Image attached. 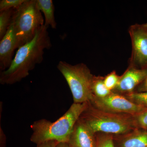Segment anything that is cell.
Returning a JSON list of instances; mask_svg holds the SVG:
<instances>
[{"label": "cell", "mask_w": 147, "mask_h": 147, "mask_svg": "<svg viewBox=\"0 0 147 147\" xmlns=\"http://www.w3.org/2000/svg\"><path fill=\"white\" fill-rule=\"evenodd\" d=\"M96 134V147H115L113 135L103 133H97Z\"/></svg>", "instance_id": "16"}, {"label": "cell", "mask_w": 147, "mask_h": 147, "mask_svg": "<svg viewBox=\"0 0 147 147\" xmlns=\"http://www.w3.org/2000/svg\"><path fill=\"white\" fill-rule=\"evenodd\" d=\"M147 77V69H140L128 66L120 76L118 84L112 92L123 95L134 92Z\"/></svg>", "instance_id": "8"}, {"label": "cell", "mask_w": 147, "mask_h": 147, "mask_svg": "<svg viewBox=\"0 0 147 147\" xmlns=\"http://www.w3.org/2000/svg\"><path fill=\"white\" fill-rule=\"evenodd\" d=\"M132 51L129 66L147 69V29L143 24H135L129 28Z\"/></svg>", "instance_id": "7"}, {"label": "cell", "mask_w": 147, "mask_h": 147, "mask_svg": "<svg viewBox=\"0 0 147 147\" xmlns=\"http://www.w3.org/2000/svg\"><path fill=\"white\" fill-rule=\"evenodd\" d=\"M79 118L95 134L103 133L119 136L137 129L134 116L102 111L93 106L89 102Z\"/></svg>", "instance_id": "3"}, {"label": "cell", "mask_w": 147, "mask_h": 147, "mask_svg": "<svg viewBox=\"0 0 147 147\" xmlns=\"http://www.w3.org/2000/svg\"><path fill=\"white\" fill-rule=\"evenodd\" d=\"M47 28L42 26L32 40L18 48L9 67L1 71L0 84L12 85L21 82L37 64L42 63L44 50L52 46Z\"/></svg>", "instance_id": "1"}, {"label": "cell", "mask_w": 147, "mask_h": 147, "mask_svg": "<svg viewBox=\"0 0 147 147\" xmlns=\"http://www.w3.org/2000/svg\"><path fill=\"white\" fill-rule=\"evenodd\" d=\"M38 9L43 12L45 16L44 25L48 28L50 26L53 29H56L57 24L55 16V6L52 0H36Z\"/></svg>", "instance_id": "12"}, {"label": "cell", "mask_w": 147, "mask_h": 147, "mask_svg": "<svg viewBox=\"0 0 147 147\" xmlns=\"http://www.w3.org/2000/svg\"><path fill=\"white\" fill-rule=\"evenodd\" d=\"M88 102L73 103L64 115L54 122L46 119L35 121L31 125L33 131L31 142L36 145L50 141L68 143L74 125Z\"/></svg>", "instance_id": "2"}, {"label": "cell", "mask_w": 147, "mask_h": 147, "mask_svg": "<svg viewBox=\"0 0 147 147\" xmlns=\"http://www.w3.org/2000/svg\"><path fill=\"white\" fill-rule=\"evenodd\" d=\"M55 147H70L68 143L60 142Z\"/></svg>", "instance_id": "23"}, {"label": "cell", "mask_w": 147, "mask_h": 147, "mask_svg": "<svg viewBox=\"0 0 147 147\" xmlns=\"http://www.w3.org/2000/svg\"><path fill=\"white\" fill-rule=\"evenodd\" d=\"M143 25H144V26L147 29V23H146V24H143Z\"/></svg>", "instance_id": "24"}, {"label": "cell", "mask_w": 147, "mask_h": 147, "mask_svg": "<svg viewBox=\"0 0 147 147\" xmlns=\"http://www.w3.org/2000/svg\"><path fill=\"white\" fill-rule=\"evenodd\" d=\"M93 95L98 98H103L108 96L112 93L108 90L104 83V77L94 75L92 85Z\"/></svg>", "instance_id": "13"}, {"label": "cell", "mask_w": 147, "mask_h": 147, "mask_svg": "<svg viewBox=\"0 0 147 147\" xmlns=\"http://www.w3.org/2000/svg\"><path fill=\"white\" fill-rule=\"evenodd\" d=\"M120 79V76L117 75L115 71L114 70L104 77V83L108 90L113 91L115 89Z\"/></svg>", "instance_id": "17"}, {"label": "cell", "mask_w": 147, "mask_h": 147, "mask_svg": "<svg viewBox=\"0 0 147 147\" xmlns=\"http://www.w3.org/2000/svg\"><path fill=\"white\" fill-rule=\"evenodd\" d=\"M59 142L56 141H50L37 145V147H55Z\"/></svg>", "instance_id": "21"}, {"label": "cell", "mask_w": 147, "mask_h": 147, "mask_svg": "<svg viewBox=\"0 0 147 147\" xmlns=\"http://www.w3.org/2000/svg\"><path fill=\"white\" fill-rule=\"evenodd\" d=\"M89 102L99 110L117 114L134 116L147 110V108L129 100L123 95L113 92L108 96L103 98H98L93 95L91 100Z\"/></svg>", "instance_id": "6"}, {"label": "cell", "mask_w": 147, "mask_h": 147, "mask_svg": "<svg viewBox=\"0 0 147 147\" xmlns=\"http://www.w3.org/2000/svg\"><path fill=\"white\" fill-rule=\"evenodd\" d=\"M6 137L1 126L0 127V147H5Z\"/></svg>", "instance_id": "22"}, {"label": "cell", "mask_w": 147, "mask_h": 147, "mask_svg": "<svg viewBox=\"0 0 147 147\" xmlns=\"http://www.w3.org/2000/svg\"><path fill=\"white\" fill-rule=\"evenodd\" d=\"M68 143L70 147H96V134L79 118L74 125Z\"/></svg>", "instance_id": "10"}, {"label": "cell", "mask_w": 147, "mask_h": 147, "mask_svg": "<svg viewBox=\"0 0 147 147\" xmlns=\"http://www.w3.org/2000/svg\"><path fill=\"white\" fill-rule=\"evenodd\" d=\"M124 96L135 104L147 108V92H134Z\"/></svg>", "instance_id": "15"}, {"label": "cell", "mask_w": 147, "mask_h": 147, "mask_svg": "<svg viewBox=\"0 0 147 147\" xmlns=\"http://www.w3.org/2000/svg\"><path fill=\"white\" fill-rule=\"evenodd\" d=\"M134 119L136 128L147 130V110L134 116Z\"/></svg>", "instance_id": "19"}, {"label": "cell", "mask_w": 147, "mask_h": 147, "mask_svg": "<svg viewBox=\"0 0 147 147\" xmlns=\"http://www.w3.org/2000/svg\"><path fill=\"white\" fill-rule=\"evenodd\" d=\"M114 136L115 147H147V130L136 129L127 134Z\"/></svg>", "instance_id": "11"}, {"label": "cell", "mask_w": 147, "mask_h": 147, "mask_svg": "<svg viewBox=\"0 0 147 147\" xmlns=\"http://www.w3.org/2000/svg\"><path fill=\"white\" fill-rule=\"evenodd\" d=\"M12 23L19 48L32 40L38 30L45 24L36 0H26L16 9Z\"/></svg>", "instance_id": "4"}, {"label": "cell", "mask_w": 147, "mask_h": 147, "mask_svg": "<svg viewBox=\"0 0 147 147\" xmlns=\"http://www.w3.org/2000/svg\"><path fill=\"white\" fill-rule=\"evenodd\" d=\"M19 48L12 22L6 33L0 41V70H6L13 60L14 51Z\"/></svg>", "instance_id": "9"}, {"label": "cell", "mask_w": 147, "mask_h": 147, "mask_svg": "<svg viewBox=\"0 0 147 147\" xmlns=\"http://www.w3.org/2000/svg\"><path fill=\"white\" fill-rule=\"evenodd\" d=\"M57 68L68 84L73 96L74 103L88 102L93 97L92 85L94 75L84 63L72 65L60 61Z\"/></svg>", "instance_id": "5"}, {"label": "cell", "mask_w": 147, "mask_h": 147, "mask_svg": "<svg viewBox=\"0 0 147 147\" xmlns=\"http://www.w3.org/2000/svg\"><path fill=\"white\" fill-rule=\"evenodd\" d=\"M147 92V77L136 88L134 92Z\"/></svg>", "instance_id": "20"}, {"label": "cell", "mask_w": 147, "mask_h": 147, "mask_svg": "<svg viewBox=\"0 0 147 147\" xmlns=\"http://www.w3.org/2000/svg\"><path fill=\"white\" fill-rule=\"evenodd\" d=\"M26 0H1L0 11L19 7Z\"/></svg>", "instance_id": "18"}, {"label": "cell", "mask_w": 147, "mask_h": 147, "mask_svg": "<svg viewBox=\"0 0 147 147\" xmlns=\"http://www.w3.org/2000/svg\"><path fill=\"white\" fill-rule=\"evenodd\" d=\"M16 9L0 11V39L5 35L12 22V17Z\"/></svg>", "instance_id": "14"}]
</instances>
